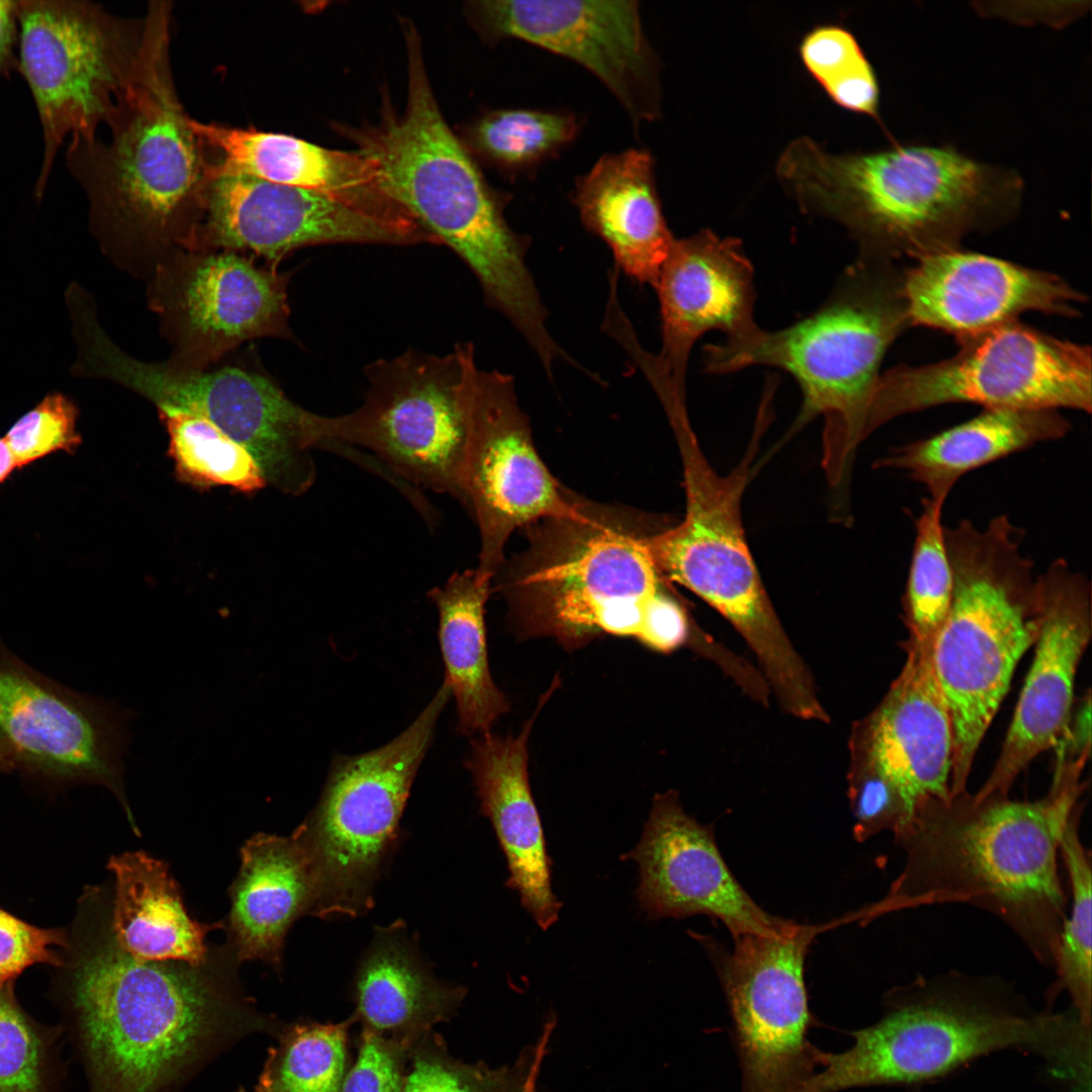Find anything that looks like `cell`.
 <instances>
[{"label":"cell","mask_w":1092,"mask_h":1092,"mask_svg":"<svg viewBox=\"0 0 1092 1092\" xmlns=\"http://www.w3.org/2000/svg\"><path fill=\"white\" fill-rule=\"evenodd\" d=\"M226 944L208 961H140L109 927L81 953L71 983L75 1037L90 1092H176L230 1043L278 1022L239 986Z\"/></svg>","instance_id":"obj_1"},{"label":"cell","mask_w":1092,"mask_h":1092,"mask_svg":"<svg viewBox=\"0 0 1092 1092\" xmlns=\"http://www.w3.org/2000/svg\"><path fill=\"white\" fill-rule=\"evenodd\" d=\"M1080 776L1056 775L1048 795L1034 802L965 793L923 803L894 834L905 853L899 876L857 917L968 904L998 917L1039 963L1054 967L1067 903L1060 839L1084 788Z\"/></svg>","instance_id":"obj_2"},{"label":"cell","mask_w":1092,"mask_h":1092,"mask_svg":"<svg viewBox=\"0 0 1092 1092\" xmlns=\"http://www.w3.org/2000/svg\"><path fill=\"white\" fill-rule=\"evenodd\" d=\"M647 514L577 496L567 516L526 531L525 548L493 578L524 638L549 636L567 650L602 635L636 639L670 653L691 647L710 657L718 643L692 619L656 565Z\"/></svg>","instance_id":"obj_3"},{"label":"cell","mask_w":1092,"mask_h":1092,"mask_svg":"<svg viewBox=\"0 0 1092 1092\" xmlns=\"http://www.w3.org/2000/svg\"><path fill=\"white\" fill-rule=\"evenodd\" d=\"M143 19L139 56L104 124L106 138L70 139L65 163L102 251L148 279L162 258L188 248L209 178L171 72L170 2H152Z\"/></svg>","instance_id":"obj_4"},{"label":"cell","mask_w":1092,"mask_h":1092,"mask_svg":"<svg viewBox=\"0 0 1092 1092\" xmlns=\"http://www.w3.org/2000/svg\"><path fill=\"white\" fill-rule=\"evenodd\" d=\"M777 175L803 210L846 226L861 256L890 261L961 248L968 235L1012 218L1023 192L1016 172L945 145L835 154L798 138Z\"/></svg>","instance_id":"obj_5"},{"label":"cell","mask_w":1092,"mask_h":1092,"mask_svg":"<svg viewBox=\"0 0 1092 1092\" xmlns=\"http://www.w3.org/2000/svg\"><path fill=\"white\" fill-rule=\"evenodd\" d=\"M887 998L884 1016L853 1031L849 1050L819 1052L822 1070L805 1092L921 1084L1004 1050L1042 1058L1070 1085L1091 1075V1029L1073 1010L1029 1011L993 979L959 973L921 977Z\"/></svg>","instance_id":"obj_6"},{"label":"cell","mask_w":1092,"mask_h":1092,"mask_svg":"<svg viewBox=\"0 0 1092 1092\" xmlns=\"http://www.w3.org/2000/svg\"><path fill=\"white\" fill-rule=\"evenodd\" d=\"M910 327L903 269L895 261L860 256L833 298L789 328L709 345L706 370L730 373L767 365L791 373L803 393L796 427L824 419L822 465L831 486L846 481L867 439L866 421L880 366L892 343Z\"/></svg>","instance_id":"obj_7"},{"label":"cell","mask_w":1092,"mask_h":1092,"mask_svg":"<svg viewBox=\"0 0 1092 1092\" xmlns=\"http://www.w3.org/2000/svg\"><path fill=\"white\" fill-rule=\"evenodd\" d=\"M944 536L953 592L930 657L951 723L954 797L967 793L977 749L1040 623L1033 561L1007 515L984 527L962 520Z\"/></svg>","instance_id":"obj_8"},{"label":"cell","mask_w":1092,"mask_h":1092,"mask_svg":"<svg viewBox=\"0 0 1092 1092\" xmlns=\"http://www.w3.org/2000/svg\"><path fill=\"white\" fill-rule=\"evenodd\" d=\"M407 100L395 113L386 104L377 125L343 128L358 151L378 164L389 190L477 278L486 301L508 306L525 298L534 278L530 240L505 216L507 200L484 180L445 121L424 64L420 36L404 23Z\"/></svg>","instance_id":"obj_9"},{"label":"cell","mask_w":1092,"mask_h":1092,"mask_svg":"<svg viewBox=\"0 0 1092 1092\" xmlns=\"http://www.w3.org/2000/svg\"><path fill=\"white\" fill-rule=\"evenodd\" d=\"M667 419L682 464L686 513L677 525L651 535V555L670 582L700 597L736 629L776 697H795L808 688L812 672L774 609L741 517V497L764 418L760 417L745 456L727 475L718 474L710 465L688 412L670 414Z\"/></svg>","instance_id":"obj_10"},{"label":"cell","mask_w":1092,"mask_h":1092,"mask_svg":"<svg viewBox=\"0 0 1092 1092\" xmlns=\"http://www.w3.org/2000/svg\"><path fill=\"white\" fill-rule=\"evenodd\" d=\"M78 348L76 376L117 383L151 401L158 412L202 417L246 448L267 485L291 495L306 492L315 479L310 454L311 412L292 401L267 376L235 366L182 369L136 359L106 334L94 306L71 317Z\"/></svg>","instance_id":"obj_11"},{"label":"cell","mask_w":1092,"mask_h":1092,"mask_svg":"<svg viewBox=\"0 0 1092 1092\" xmlns=\"http://www.w3.org/2000/svg\"><path fill=\"white\" fill-rule=\"evenodd\" d=\"M451 695L443 685L416 720L374 750L334 759L315 809L293 832L315 878L311 914L358 916L397 835L410 791Z\"/></svg>","instance_id":"obj_12"},{"label":"cell","mask_w":1092,"mask_h":1092,"mask_svg":"<svg viewBox=\"0 0 1092 1092\" xmlns=\"http://www.w3.org/2000/svg\"><path fill=\"white\" fill-rule=\"evenodd\" d=\"M368 389L360 406L340 416L311 413L312 447L362 446L402 485L422 514L425 499L407 485L463 503L468 418L461 387L459 344L445 355L408 350L365 367Z\"/></svg>","instance_id":"obj_13"},{"label":"cell","mask_w":1092,"mask_h":1092,"mask_svg":"<svg viewBox=\"0 0 1092 1092\" xmlns=\"http://www.w3.org/2000/svg\"><path fill=\"white\" fill-rule=\"evenodd\" d=\"M15 15L17 72L30 92L42 136L33 187L41 201L65 140H94L126 88L144 19L71 0H16Z\"/></svg>","instance_id":"obj_14"},{"label":"cell","mask_w":1092,"mask_h":1092,"mask_svg":"<svg viewBox=\"0 0 1092 1092\" xmlns=\"http://www.w3.org/2000/svg\"><path fill=\"white\" fill-rule=\"evenodd\" d=\"M957 341L959 350L946 359L899 365L880 375L867 416V438L896 418L949 403L1090 414V346L1018 320Z\"/></svg>","instance_id":"obj_15"},{"label":"cell","mask_w":1092,"mask_h":1092,"mask_svg":"<svg viewBox=\"0 0 1092 1092\" xmlns=\"http://www.w3.org/2000/svg\"><path fill=\"white\" fill-rule=\"evenodd\" d=\"M460 350L468 418L462 506L479 531L475 570L493 580L513 532L570 515L577 496L559 484L540 458L513 377L478 367L471 343H461Z\"/></svg>","instance_id":"obj_16"},{"label":"cell","mask_w":1092,"mask_h":1092,"mask_svg":"<svg viewBox=\"0 0 1092 1092\" xmlns=\"http://www.w3.org/2000/svg\"><path fill=\"white\" fill-rule=\"evenodd\" d=\"M290 277L239 252H170L147 279L149 305L171 348L167 361L204 370L247 341L293 340Z\"/></svg>","instance_id":"obj_17"},{"label":"cell","mask_w":1092,"mask_h":1092,"mask_svg":"<svg viewBox=\"0 0 1092 1092\" xmlns=\"http://www.w3.org/2000/svg\"><path fill=\"white\" fill-rule=\"evenodd\" d=\"M817 928L793 922L776 934L733 937L731 950L710 944L733 1021L741 1092H804L817 1073L819 1049L804 980Z\"/></svg>","instance_id":"obj_18"},{"label":"cell","mask_w":1092,"mask_h":1092,"mask_svg":"<svg viewBox=\"0 0 1092 1092\" xmlns=\"http://www.w3.org/2000/svg\"><path fill=\"white\" fill-rule=\"evenodd\" d=\"M131 715L58 685L0 647V740L15 768L107 787L139 834L123 789Z\"/></svg>","instance_id":"obj_19"},{"label":"cell","mask_w":1092,"mask_h":1092,"mask_svg":"<svg viewBox=\"0 0 1092 1092\" xmlns=\"http://www.w3.org/2000/svg\"><path fill=\"white\" fill-rule=\"evenodd\" d=\"M469 12L489 40H523L585 68L618 99L636 128L659 117V62L637 1H477L469 4Z\"/></svg>","instance_id":"obj_20"},{"label":"cell","mask_w":1092,"mask_h":1092,"mask_svg":"<svg viewBox=\"0 0 1092 1092\" xmlns=\"http://www.w3.org/2000/svg\"><path fill=\"white\" fill-rule=\"evenodd\" d=\"M334 243L426 244V236L328 195L246 175L208 180L187 250L250 252L268 265Z\"/></svg>","instance_id":"obj_21"},{"label":"cell","mask_w":1092,"mask_h":1092,"mask_svg":"<svg viewBox=\"0 0 1092 1092\" xmlns=\"http://www.w3.org/2000/svg\"><path fill=\"white\" fill-rule=\"evenodd\" d=\"M1035 654L1000 756L973 797L1007 796L1016 777L1064 736L1080 659L1091 637V584L1063 558L1036 575Z\"/></svg>","instance_id":"obj_22"},{"label":"cell","mask_w":1092,"mask_h":1092,"mask_svg":"<svg viewBox=\"0 0 1092 1092\" xmlns=\"http://www.w3.org/2000/svg\"><path fill=\"white\" fill-rule=\"evenodd\" d=\"M638 864L640 909L651 919L704 914L732 937L776 934L793 921L765 912L725 862L711 827L688 815L670 790L654 797L637 845L623 855Z\"/></svg>","instance_id":"obj_23"},{"label":"cell","mask_w":1092,"mask_h":1092,"mask_svg":"<svg viewBox=\"0 0 1092 1092\" xmlns=\"http://www.w3.org/2000/svg\"><path fill=\"white\" fill-rule=\"evenodd\" d=\"M658 294L662 346L645 360L660 400H686L691 350L705 333L727 339L757 328L753 318V270L741 244L703 230L674 240L654 286Z\"/></svg>","instance_id":"obj_24"},{"label":"cell","mask_w":1092,"mask_h":1092,"mask_svg":"<svg viewBox=\"0 0 1092 1092\" xmlns=\"http://www.w3.org/2000/svg\"><path fill=\"white\" fill-rule=\"evenodd\" d=\"M914 261L903 269L910 327L939 330L957 340L1027 311L1075 317L1086 300L1057 274L961 248Z\"/></svg>","instance_id":"obj_25"},{"label":"cell","mask_w":1092,"mask_h":1092,"mask_svg":"<svg viewBox=\"0 0 1092 1092\" xmlns=\"http://www.w3.org/2000/svg\"><path fill=\"white\" fill-rule=\"evenodd\" d=\"M931 644L909 639L900 674L875 710L854 723L848 742L849 765L889 782L909 820L923 803L950 799L952 730Z\"/></svg>","instance_id":"obj_26"},{"label":"cell","mask_w":1092,"mask_h":1092,"mask_svg":"<svg viewBox=\"0 0 1092 1092\" xmlns=\"http://www.w3.org/2000/svg\"><path fill=\"white\" fill-rule=\"evenodd\" d=\"M209 163V178L246 175L315 191L388 220L403 205L389 190L374 159L326 149L285 133L233 127L190 118Z\"/></svg>","instance_id":"obj_27"},{"label":"cell","mask_w":1092,"mask_h":1092,"mask_svg":"<svg viewBox=\"0 0 1092 1092\" xmlns=\"http://www.w3.org/2000/svg\"><path fill=\"white\" fill-rule=\"evenodd\" d=\"M551 693L543 695L519 735L481 734L472 742L466 760L481 812L490 820L507 858V885L518 892L522 906L543 930L557 922L561 902L552 890L551 858L530 789L528 740L536 715Z\"/></svg>","instance_id":"obj_28"},{"label":"cell","mask_w":1092,"mask_h":1092,"mask_svg":"<svg viewBox=\"0 0 1092 1092\" xmlns=\"http://www.w3.org/2000/svg\"><path fill=\"white\" fill-rule=\"evenodd\" d=\"M572 202L583 225L608 245L617 266L654 288L675 238L662 212L650 153L628 149L605 154L575 180Z\"/></svg>","instance_id":"obj_29"},{"label":"cell","mask_w":1092,"mask_h":1092,"mask_svg":"<svg viewBox=\"0 0 1092 1092\" xmlns=\"http://www.w3.org/2000/svg\"><path fill=\"white\" fill-rule=\"evenodd\" d=\"M229 895L228 945L237 962L261 961L279 971L289 927L311 914L315 901L311 860L297 836L258 833L247 840Z\"/></svg>","instance_id":"obj_30"},{"label":"cell","mask_w":1092,"mask_h":1092,"mask_svg":"<svg viewBox=\"0 0 1092 1092\" xmlns=\"http://www.w3.org/2000/svg\"><path fill=\"white\" fill-rule=\"evenodd\" d=\"M1070 431L1071 424L1060 411L984 408L966 422L894 448L875 466L905 472L925 487L929 498L945 503L968 472L1060 440Z\"/></svg>","instance_id":"obj_31"},{"label":"cell","mask_w":1092,"mask_h":1092,"mask_svg":"<svg viewBox=\"0 0 1092 1092\" xmlns=\"http://www.w3.org/2000/svg\"><path fill=\"white\" fill-rule=\"evenodd\" d=\"M114 881L109 927L116 944L140 961L206 963L208 932L222 923L193 920L164 860L136 850L110 857Z\"/></svg>","instance_id":"obj_32"},{"label":"cell","mask_w":1092,"mask_h":1092,"mask_svg":"<svg viewBox=\"0 0 1092 1092\" xmlns=\"http://www.w3.org/2000/svg\"><path fill=\"white\" fill-rule=\"evenodd\" d=\"M400 923L377 931L355 980L364 1027L407 1051L462 1001L465 989L440 984L422 964Z\"/></svg>","instance_id":"obj_33"},{"label":"cell","mask_w":1092,"mask_h":1092,"mask_svg":"<svg viewBox=\"0 0 1092 1092\" xmlns=\"http://www.w3.org/2000/svg\"><path fill=\"white\" fill-rule=\"evenodd\" d=\"M491 582L475 569H466L428 593L439 612L444 681L455 698L463 734L489 732L510 709L488 666L484 614Z\"/></svg>","instance_id":"obj_34"},{"label":"cell","mask_w":1092,"mask_h":1092,"mask_svg":"<svg viewBox=\"0 0 1092 1092\" xmlns=\"http://www.w3.org/2000/svg\"><path fill=\"white\" fill-rule=\"evenodd\" d=\"M579 129V119L570 112L509 108L476 120L467 140L481 159L508 174L519 175L557 156Z\"/></svg>","instance_id":"obj_35"},{"label":"cell","mask_w":1092,"mask_h":1092,"mask_svg":"<svg viewBox=\"0 0 1092 1092\" xmlns=\"http://www.w3.org/2000/svg\"><path fill=\"white\" fill-rule=\"evenodd\" d=\"M159 416L180 480L200 488L230 486L244 493L267 485L250 452L206 419L184 412H159Z\"/></svg>","instance_id":"obj_36"},{"label":"cell","mask_w":1092,"mask_h":1092,"mask_svg":"<svg viewBox=\"0 0 1092 1092\" xmlns=\"http://www.w3.org/2000/svg\"><path fill=\"white\" fill-rule=\"evenodd\" d=\"M1079 806L1070 815L1060 839L1071 888V909L1065 918L1054 968L1058 980L1053 995L1066 990L1072 1010L1091 1027V857L1079 833Z\"/></svg>","instance_id":"obj_37"},{"label":"cell","mask_w":1092,"mask_h":1092,"mask_svg":"<svg viewBox=\"0 0 1092 1092\" xmlns=\"http://www.w3.org/2000/svg\"><path fill=\"white\" fill-rule=\"evenodd\" d=\"M351 1022L283 1028L278 1044L268 1052L255 1092H340Z\"/></svg>","instance_id":"obj_38"},{"label":"cell","mask_w":1092,"mask_h":1092,"mask_svg":"<svg viewBox=\"0 0 1092 1092\" xmlns=\"http://www.w3.org/2000/svg\"><path fill=\"white\" fill-rule=\"evenodd\" d=\"M944 503L924 497L915 519V536L904 593L910 638L932 643L950 607L953 574L942 524Z\"/></svg>","instance_id":"obj_39"},{"label":"cell","mask_w":1092,"mask_h":1092,"mask_svg":"<svg viewBox=\"0 0 1092 1092\" xmlns=\"http://www.w3.org/2000/svg\"><path fill=\"white\" fill-rule=\"evenodd\" d=\"M799 51L808 72L837 105L880 120L875 70L849 30L836 24L816 26L803 37Z\"/></svg>","instance_id":"obj_40"},{"label":"cell","mask_w":1092,"mask_h":1092,"mask_svg":"<svg viewBox=\"0 0 1092 1092\" xmlns=\"http://www.w3.org/2000/svg\"><path fill=\"white\" fill-rule=\"evenodd\" d=\"M50 1035L20 1008L11 984L0 988V1092H55Z\"/></svg>","instance_id":"obj_41"},{"label":"cell","mask_w":1092,"mask_h":1092,"mask_svg":"<svg viewBox=\"0 0 1092 1092\" xmlns=\"http://www.w3.org/2000/svg\"><path fill=\"white\" fill-rule=\"evenodd\" d=\"M412 1048L403 1092H528V1076L518 1068L490 1069L451 1058L435 1037Z\"/></svg>","instance_id":"obj_42"},{"label":"cell","mask_w":1092,"mask_h":1092,"mask_svg":"<svg viewBox=\"0 0 1092 1092\" xmlns=\"http://www.w3.org/2000/svg\"><path fill=\"white\" fill-rule=\"evenodd\" d=\"M79 410L67 395L54 391L23 414L4 436L21 469L57 451L73 454L82 443L77 431Z\"/></svg>","instance_id":"obj_43"},{"label":"cell","mask_w":1092,"mask_h":1092,"mask_svg":"<svg viewBox=\"0 0 1092 1092\" xmlns=\"http://www.w3.org/2000/svg\"><path fill=\"white\" fill-rule=\"evenodd\" d=\"M848 799L854 818L853 836L857 841L891 830L894 834L909 821V815L896 789L876 772L848 765Z\"/></svg>","instance_id":"obj_44"},{"label":"cell","mask_w":1092,"mask_h":1092,"mask_svg":"<svg viewBox=\"0 0 1092 1092\" xmlns=\"http://www.w3.org/2000/svg\"><path fill=\"white\" fill-rule=\"evenodd\" d=\"M64 945L62 931L35 927L0 908V988L34 964L60 966L56 947Z\"/></svg>","instance_id":"obj_45"},{"label":"cell","mask_w":1092,"mask_h":1092,"mask_svg":"<svg viewBox=\"0 0 1092 1092\" xmlns=\"http://www.w3.org/2000/svg\"><path fill=\"white\" fill-rule=\"evenodd\" d=\"M408 1052L364 1027L357 1059L340 1092H403L402 1060Z\"/></svg>","instance_id":"obj_46"},{"label":"cell","mask_w":1092,"mask_h":1092,"mask_svg":"<svg viewBox=\"0 0 1092 1092\" xmlns=\"http://www.w3.org/2000/svg\"><path fill=\"white\" fill-rule=\"evenodd\" d=\"M981 15L1001 18L1020 24H1045L1062 27L1082 16L1089 9L1085 1H981L974 2Z\"/></svg>","instance_id":"obj_47"},{"label":"cell","mask_w":1092,"mask_h":1092,"mask_svg":"<svg viewBox=\"0 0 1092 1092\" xmlns=\"http://www.w3.org/2000/svg\"><path fill=\"white\" fill-rule=\"evenodd\" d=\"M15 1L0 0V77L17 72Z\"/></svg>","instance_id":"obj_48"},{"label":"cell","mask_w":1092,"mask_h":1092,"mask_svg":"<svg viewBox=\"0 0 1092 1092\" xmlns=\"http://www.w3.org/2000/svg\"><path fill=\"white\" fill-rule=\"evenodd\" d=\"M17 468L15 458L3 438H0V484H2Z\"/></svg>","instance_id":"obj_49"},{"label":"cell","mask_w":1092,"mask_h":1092,"mask_svg":"<svg viewBox=\"0 0 1092 1092\" xmlns=\"http://www.w3.org/2000/svg\"><path fill=\"white\" fill-rule=\"evenodd\" d=\"M15 768L13 760L9 754V751L0 740V770H10Z\"/></svg>","instance_id":"obj_50"},{"label":"cell","mask_w":1092,"mask_h":1092,"mask_svg":"<svg viewBox=\"0 0 1092 1092\" xmlns=\"http://www.w3.org/2000/svg\"><path fill=\"white\" fill-rule=\"evenodd\" d=\"M234 1092H247V1091L243 1087H240L238 1090H236Z\"/></svg>","instance_id":"obj_51"}]
</instances>
